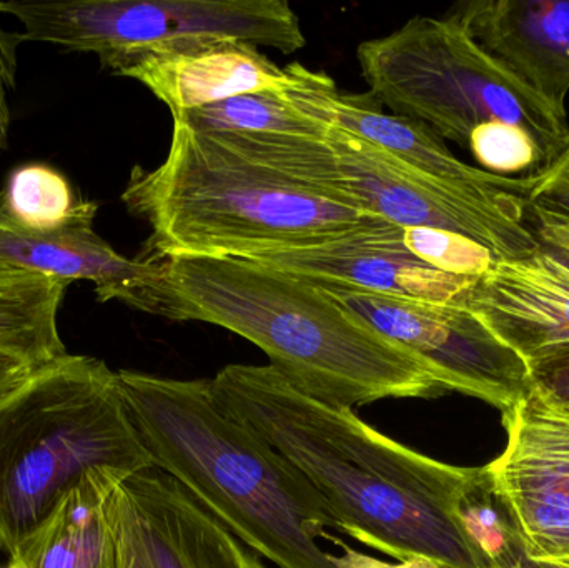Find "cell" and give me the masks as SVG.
I'll return each instance as SVG.
<instances>
[{"label": "cell", "mask_w": 569, "mask_h": 568, "mask_svg": "<svg viewBox=\"0 0 569 568\" xmlns=\"http://www.w3.org/2000/svg\"><path fill=\"white\" fill-rule=\"evenodd\" d=\"M97 209L92 200H82L62 230L33 233L10 219L0 193V262L67 282L87 280L100 302L117 300L150 313L162 263L142 256L127 259L113 250L93 230Z\"/></svg>", "instance_id": "2e32d148"}, {"label": "cell", "mask_w": 569, "mask_h": 568, "mask_svg": "<svg viewBox=\"0 0 569 568\" xmlns=\"http://www.w3.org/2000/svg\"><path fill=\"white\" fill-rule=\"evenodd\" d=\"M276 169L287 179L331 202L355 207L401 229L460 233L500 260L541 249L525 226V213L463 196L415 172L351 133L327 127L323 139H297L280 150Z\"/></svg>", "instance_id": "52a82bcc"}, {"label": "cell", "mask_w": 569, "mask_h": 568, "mask_svg": "<svg viewBox=\"0 0 569 568\" xmlns=\"http://www.w3.org/2000/svg\"><path fill=\"white\" fill-rule=\"evenodd\" d=\"M7 568H19V567L9 566V567H7Z\"/></svg>", "instance_id": "1f68e13d"}, {"label": "cell", "mask_w": 569, "mask_h": 568, "mask_svg": "<svg viewBox=\"0 0 569 568\" xmlns=\"http://www.w3.org/2000/svg\"><path fill=\"white\" fill-rule=\"evenodd\" d=\"M403 243L418 259L451 276L477 279L500 260L481 243L447 230L403 229Z\"/></svg>", "instance_id": "cb8c5ba5"}, {"label": "cell", "mask_w": 569, "mask_h": 568, "mask_svg": "<svg viewBox=\"0 0 569 568\" xmlns=\"http://www.w3.org/2000/svg\"><path fill=\"white\" fill-rule=\"evenodd\" d=\"M370 96L395 116L467 147L485 123L533 133L547 167L569 139L568 122L477 46L450 17H413L395 32L358 46Z\"/></svg>", "instance_id": "8992f818"}, {"label": "cell", "mask_w": 569, "mask_h": 568, "mask_svg": "<svg viewBox=\"0 0 569 568\" xmlns=\"http://www.w3.org/2000/svg\"><path fill=\"white\" fill-rule=\"evenodd\" d=\"M0 12L19 19L23 40L96 53L100 62L197 39L240 40L284 56L307 42L300 19L283 0L0 2Z\"/></svg>", "instance_id": "ba28073f"}, {"label": "cell", "mask_w": 569, "mask_h": 568, "mask_svg": "<svg viewBox=\"0 0 569 568\" xmlns=\"http://www.w3.org/2000/svg\"><path fill=\"white\" fill-rule=\"evenodd\" d=\"M283 70L287 83L280 93L308 119L380 147L415 172L463 196L527 213L525 197L533 187L535 176H497L465 163L445 147L430 127L385 112L370 93L341 92L328 73L307 69L298 62Z\"/></svg>", "instance_id": "30bf717a"}, {"label": "cell", "mask_w": 569, "mask_h": 568, "mask_svg": "<svg viewBox=\"0 0 569 568\" xmlns=\"http://www.w3.org/2000/svg\"><path fill=\"white\" fill-rule=\"evenodd\" d=\"M130 419L153 466L250 550L279 568H335L318 546L335 520L282 454L227 416L210 379L119 370Z\"/></svg>", "instance_id": "3957f363"}, {"label": "cell", "mask_w": 569, "mask_h": 568, "mask_svg": "<svg viewBox=\"0 0 569 568\" xmlns=\"http://www.w3.org/2000/svg\"><path fill=\"white\" fill-rule=\"evenodd\" d=\"M317 286L381 336L425 360L450 392L483 400L503 413L531 390L523 359L461 303L395 299L335 283Z\"/></svg>", "instance_id": "9c48e42d"}, {"label": "cell", "mask_w": 569, "mask_h": 568, "mask_svg": "<svg viewBox=\"0 0 569 568\" xmlns=\"http://www.w3.org/2000/svg\"><path fill=\"white\" fill-rule=\"evenodd\" d=\"M37 369L19 357L0 352V402L22 387Z\"/></svg>", "instance_id": "f1b7e54d"}, {"label": "cell", "mask_w": 569, "mask_h": 568, "mask_svg": "<svg viewBox=\"0 0 569 568\" xmlns=\"http://www.w3.org/2000/svg\"><path fill=\"white\" fill-rule=\"evenodd\" d=\"M518 568H567L563 566H560V564L557 562H550V560H528V562H525L523 566Z\"/></svg>", "instance_id": "f546056e"}, {"label": "cell", "mask_w": 569, "mask_h": 568, "mask_svg": "<svg viewBox=\"0 0 569 568\" xmlns=\"http://www.w3.org/2000/svg\"><path fill=\"white\" fill-rule=\"evenodd\" d=\"M325 539L330 540L331 544L341 549V556H331L330 554V562L333 564L335 568H443L433 560L423 559V557H411V559L401 560L397 564L385 562V560L377 559V557L351 549L343 540L330 536V534Z\"/></svg>", "instance_id": "83f0119b"}, {"label": "cell", "mask_w": 569, "mask_h": 568, "mask_svg": "<svg viewBox=\"0 0 569 568\" xmlns=\"http://www.w3.org/2000/svg\"><path fill=\"white\" fill-rule=\"evenodd\" d=\"M69 283L0 262V352L36 367L67 356L57 319Z\"/></svg>", "instance_id": "d6986e66"}, {"label": "cell", "mask_w": 569, "mask_h": 568, "mask_svg": "<svg viewBox=\"0 0 569 568\" xmlns=\"http://www.w3.org/2000/svg\"><path fill=\"white\" fill-rule=\"evenodd\" d=\"M550 562H557L560 564V566L569 568V556L561 557V559L550 560Z\"/></svg>", "instance_id": "4dcf8cb0"}, {"label": "cell", "mask_w": 569, "mask_h": 568, "mask_svg": "<svg viewBox=\"0 0 569 568\" xmlns=\"http://www.w3.org/2000/svg\"><path fill=\"white\" fill-rule=\"evenodd\" d=\"M503 452L485 466L531 560L569 556V412L531 389L501 413Z\"/></svg>", "instance_id": "8fae6325"}, {"label": "cell", "mask_w": 569, "mask_h": 568, "mask_svg": "<svg viewBox=\"0 0 569 568\" xmlns=\"http://www.w3.org/2000/svg\"><path fill=\"white\" fill-rule=\"evenodd\" d=\"M531 389L569 412V353L528 367Z\"/></svg>", "instance_id": "4316f807"}, {"label": "cell", "mask_w": 569, "mask_h": 568, "mask_svg": "<svg viewBox=\"0 0 569 568\" xmlns=\"http://www.w3.org/2000/svg\"><path fill=\"white\" fill-rule=\"evenodd\" d=\"M122 202L150 227L142 257L156 262L247 259L387 222L323 199L180 120L166 160L152 170L136 167Z\"/></svg>", "instance_id": "277c9868"}, {"label": "cell", "mask_w": 569, "mask_h": 568, "mask_svg": "<svg viewBox=\"0 0 569 568\" xmlns=\"http://www.w3.org/2000/svg\"><path fill=\"white\" fill-rule=\"evenodd\" d=\"M130 476L86 474L56 516L10 557L19 568H120L117 490Z\"/></svg>", "instance_id": "ac0fdd59"}, {"label": "cell", "mask_w": 569, "mask_h": 568, "mask_svg": "<svg viewBox=\"0 0 569 568\" xmlns=\"http://www.w3.org/2000/svg\"><path fill=\"white\" fill-rule=\"evenodd\" d=\"M120 568H269L163 470L117 490Z\"/></svg>", "instance_id": "7c38bea8"}, {"label": "cell", "mask_w": 569, "mask_h": 568, "mask_svg": "<svg viewBox=\"0 0 569 568\" xmlns=\"http://www.w3.org/2000/svg\"><path fill=\"white\" fill-rule=\"evenodd\" d=\"M242 260L315 283H335L358 292L417 302L461 303L478 279L451 276L428 266L405 247L403 229L390 222L345 233L328 242L257 253Z\"/></svg>", "instance_id": "4fadbf2b"}, {"label": "cell", "mask_w": 569, "mask_h": 568, "mask_svg": "<svg viewBox=\"0 0 569 568\" xmlns=\"http://www.w3.org/2000/svg\"><path fill=\"white\" fill-rule=\"evenodd\" d=\"M23 42L19 32H9L0 27V152L7 149L10 129L9 97L16 89L17 49Z\"/></svg>", "instance_id": "484cf974"}, {"label": "cell", "mask_w": 569, "mask_h": 568, "mask_svg": "<svg viewBox=\"0 0 569 568\" xmlns=\"http://www.w3.org/2000/svg\"><path fill=\"white\" fill-rule=\"evenodd\" d=\"M468 150L483 170L497 176H537L547 169L543 150L533 133L510 123L491 122L478 127L471 133Z\"/></svg>", "instance_id": "603a6c76"}, {"label": "cell", "mask_w": 569, "mask_h": 568, "mask_svg": "<svg viewBox=\"0 0 569 568\" xmlns=\"http://www.w3.org/2000/svg\"><path fill=\"white\" fill-rule=\"evenodd\" d=\"M153 316L196 320L256 343L270 367L331 407L450 392L420 357L368 326L317 283L242 259L159 260Z\"/></svg>", "instance_id": "7a4b0ae2"}, {"label": "cell", "mask_w": 569, "mask_h": 568, "mask_svg": "<svg viewBox=\"0 0 569 568\" xmlns=\"http://www.w3.org/2000/svg\"><path fill=\"white\" fill-rule=\"evenodd\" d=\"M172 117L199 133H284L313 139L327 133V126L308 119L273 90L240 93Z\"/></svg>", "instance_id": "ffe728a7"}, {"label": "cell", "mask_w": 569, "mask_h": 568, "mask_svg": "<svg viewBox=\"0 0 569 568\" xmlns=\"http://www.w3.org/2000/svg\"><path fill=\"white\" fill-rule=\"evenodd\" d=\"M448 17L567 120L569 0H471Z\"/></svg>", "instance_id": "e0dca14e"}, {"label": "cell", "mask_w": 569, "mask_h": 568, "mask_svg": "<svg viewBox=\"0 0 569 568\" xmlns=\"http://www.w3.org/2000/svg\"><path fill=\"white\" fill-rule=\"evenodd\" d=\"M217 406L282 454L327 504L335 529L401 560L488 568L455 517L480 467L425 456L353 409L305 396L270 366L230 363L210 379Z\"/></svg>", "instance_id": "6da1fadb"}, {"label": "cell", "mask_w": 569, "mask_h": 568, "mask_svg": "<svg viewBox=\"0 0 569 568\" xmlns=\"http://www.w3.org/2000/svg\"><path fill=\"white\" fill-rule=\"evenodd\" d=\"M461 306L523 359L527 367L569 353V269L541 247L498 260Z\"/></svg>", "instance_id": "9a60e30c"}, {"label": "cell", "mask_w": 569, "mask_h": 568, "mask_svg": "<svg viewBox=\"0 0 569 568\" xmlns=\"http://www.w3.org/2000/svg\"><path fill=\"white\" fill-rule=\"evenodd\" d=\"M455 517L488 568H518L530 560L520 530L495 492L485 467L458 500Z\"/></svg>", "instance_id": "44dd1931"}, {"label": "cell", "mask_w": 569, "mask_h": 568, "mask_svg": "<svg viewBox=\"0 0 569 568\" xmlns=\"http://www.w3.org/2000/svg\"><path fill=\"white\" fill-rule=\"evenodd\" d=\"M103 360L63 356L0 402V549L12 557L86 474L153 469Z\"/></svg>", "instance_id": "5b68a950"}, {"label": "cell", "mask_w": 569, "mask_h": 568, "mask_svg": "<svg viewBox=\"0 0 569 568\" xmlns=\"http://www.w3.org/2000/svg\"><path fill=\"white\" fill-rule=\"evenodd\" d=\"M10 219L33 233L62 230L82 200L77 199L69 179L46 163H26L10 172L0 190Z\"/></svg>", "instance_id": "7402d4cb"}, {"label": "cell", "mask_w": 569, "mask_h": 568, "mask_svg": "<svg viewBox=\"0 0 569 568\" xmlns=\"http://www.w3.org/2000/svg\"><path fill=\"white\" fill-rule=\"evenodd\" d=\"M116 76L139 80L172 116L240 93L282 92L284 70L252 43L197 39L120 53L100 62Z\"/></svg>", "instance_id": "5bb4252c"}, {"label": "cell", "mask_w": 569, "mask_h": 568, "mask_svg": "<svg viewBox=\"0 0 569 568\" xmlns=\"http://www.w3.org/2000/svg\"><path fill=\"white\" fill-rule=\"evenodd\" d=\"M525 202L535 226L569 227V139L557 159L535 176Z\"/></svg>", "instance_id": "d4e9b609"}]
</instances>
